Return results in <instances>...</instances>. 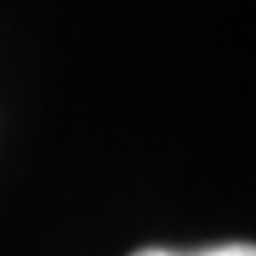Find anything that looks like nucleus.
<instances>
[{"instance_id": "obj_2", "label": "nucleus", "mask_w": 256, "mask_h": 256, "mask_svg": "<svg viewBox=\"0 0 256 256\" xmlns=\"http://www.w3.org/2000/svg\"><path fill=\"white\" fill-rule=\"evenodd\" d=\"M133 256H176V253H170V250H160V246H150V250H140V253H133Z\"/></svg>"}, {"instance_id": "obj_1", "label": "nucleus", "mask_w": 256, "mask_h": 256, "mask_svg": "<svg viewBox=\"0 0 256 256\" xmlns=\"http://www.w3.org/2000/svg\"><path fill=\"white\" fill-rule=\"evenodd\" d=\"M176 256H256L250 243H226V246H210L200 253H176Z\"/></svg>"}]
</instances>
